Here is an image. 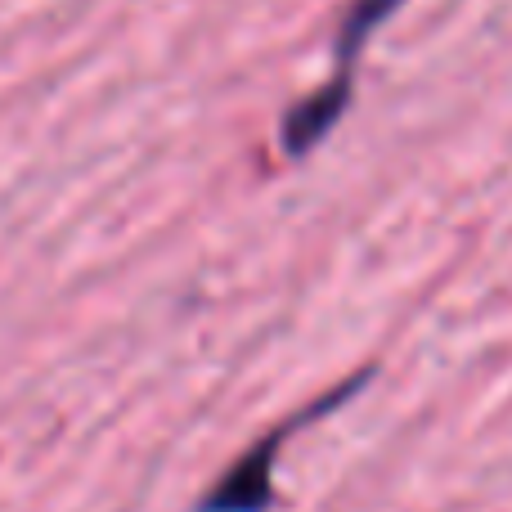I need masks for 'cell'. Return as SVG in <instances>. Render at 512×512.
<instances>
[{
	"mask_svg": "<svg viewBox=\"0 0 512 512\" xmlns=\"http://www.w3.org/2000/svg\"><path fill=\"white\" fill-rule=\"evenodd\" d=\"M369 378H373V369L351 373V378H342L337 387H328L319 400L301 405L292 418H283L274 432H265L252 450H243L239 459L221 472V481H216V486L198 499L194 512H274V504H279V495H274V459H279L283 441H288L292 432H301V427H310V423H319V418L337 414L346 400H355L364 387H369Z\"/></svg>",
	"mask_w": 512,
	"mask_h": 512,
	"instance_id": "6da1fadb",
	"label": "cell"
},
{
	"mask_svg": "<svg viewBox=\"0 0 512 512\" xmlns=\"http://www.w3.org/2000/svg\"><path fill=\"white\" fill-rule=\"evenodd\" d=\"M351 99H355V68H337L315 95L297 99V104L283 113V122H279L283 153L297 162V158H306L310 149H319V144L333 135V126L346 117Z\"/></svg>",
	"mask_w": 512,
	"mask_h": 512,
	"instance_id": "7a4b0ae2",
	"label": "cell"
},
{
	"mask_svg": "<svg viewBox=\"0 0 512 512\" xmlns=\"http://www.w3.org/2000/svg\"><path fill=\"white\" fill-rule=\"evenodd\" d=\"M400 5H405V0H351L342 27H337V45H333L337 68H355V63H360V50L369 45V36L378 32Z\"/></svg>",
	"mask_w": 512,
	"mask_h": 512,
	"instance_id": "3957f363",
	"label": "cell"
}]
</instances>
